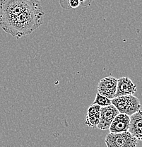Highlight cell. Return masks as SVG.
Here are the masks:
<instances>
[{
	"label": "cell",
	"instance_id": "1",
	"mask_svg": "<svg viewBox=\"0 0 142 147\" xmlns=\"http://www.w3.org/2000/svg\"><path fill=\"white\" fill-rule=\"evenodd\" d=\"M43 17L39 0H0V26L16 39L37 30Z\"/></svg>",
	"mask_w": 142,
	"mask_h": 147
},
{
	"label": "cell",
	"instance_id": "2",
	"mask_svg": "<svg viewBox=\"0 0 142 147\" xmlns=\"http://www.w3.org/2000/svg\"><path fill=\"white\" fill-rule=\"evenodd\" d=\"M111 102L119 113L126 114L129 116L139 111L141 107L139 99L134 95L114 97L111 100Z\"/></svg>",
	"mask_w": 142,
	"mask_h": 147
},
{
	"label": "cell",
	"instance_id": "3",
	"mask_svg": "<svg viewBox=\"0 0 142 147\" xmlns=\"http://www.w3.org/2000/svg\"><path fill=\"white\" fill-rule=\"evenodd\" d=\"M107 147H137L138 140L129 131L110 133L105 137Z\"/></svg>",
	"mask_w": 142,
	"mask_h": 147
},
{
	"label": "cell",
	"instance_id": "4",
	"mask_svg": "<svg viewBox=\"0 0 142 147\" xmlns=\"http://www.w3.org/2000/svg\"><path fill=\"white\" fill-rule=\"evenodd\" d=\"M117 79L112 76H107L100 81L98 84V93L108 98H114L117 91Z\"/></svg>",
	"mask_w": 142,
	"mask_h": 147
},
{
	"label": "cell",
	"instance_id": "5",
	"mask_svg": "<svg viewBox=\"0 0 142 147\" xmlns=\"http://www.w3.org/2000/svg\"><path fill=\"white\" fill-rule=\"evenodd\" d=\"M119 111L112 104L100 108V121L97 127L99 129H108L114 117L119 114Z\"/></svg>",
	"mask_w": 142,
	"mask_h": 147
},
{
	"label": "cell",
	"instance_id": "6",
	"mask_svg": "<svg viewBox=\"0 0 142 147\" xmlns=\"http://www.w3.org/2000/svg\"><path fill=\"white\" fill-rule=\"evenodd\" d=\"M136 92H137V86L129 78L123 76L117 79V91L114 97L134 95Z\"/></svg>",
	"mask_w": 142,
	"mask_h": 147
},
{
	"label": "cell",
	"instance_id": "7",
	"mask_svg": "<svg viewBox=\"0 0 142 147\" xmlns=\"http://www.w3.org/2000/svg\"><path fill=\"white\" fill-rule=\"evenodd\" d=\"M130 116L123 113H119L111 123L109 129L110 133H120L128 131Z\"/></svg>",
	"mask_w": 142,
	"mask_h": 147
},
{
	"label": "cell",
	"instance_id": "8",
	"mask_svg": "<svg viewBox=\"0 0 142 147\" xmlns=\"http://www.w3.org/2000/svg\"><path fill=\"white\" fill-rule=\"evenodd\" d=\"M128 131L138 141H142V110H139L130 116Z\"/></svg>",
	"mask_w": 142,
	"mask_h": 147
},
{
	"label": "cell",
	"instance_id": "9",
	"mask_svg": "<svg viewBox=\"0 0 142 147\" xmlns=\"http://www.w3.org/2000/svg\"><path fill=\"white\" fill-rule=\"evenodd\" d=\"M100 108L101 107L96 104H92L88 107L85 120V125L90 127H97L100 121Z\"/></svg>",
	"mask_w": 142,
	"mask_h": 147
},
{
	"label": "cell",
	"instance_id": "10",
	"mask_svg": "<svg viewBox=\"0 0 142 147\" xmlns=\"http://www.w3.org/2000/svg\"><path fill=\"white\" fill-rule=\"evenodd\" d=\"M93 104H96V105H99V106L102 108V107H105L111 105L112 102H111V99L105 97L103 95H100V93H97Z\"/></svg>",
	"mask_w": 142,
	"mask_h": 147
},
{
	"label": "cell",
	"instance_id": "11",
	"mask_svg": "<svg viewBox=\"0 0 142 147\" xmlns=\"http://www.w3.org/2000/svg\"><path fill=\"white\" fill-rule=\"evenodd\" d=\"M68 4L69 6V8L75 9L80 6L79 0H68Z\"/></svg>",
	"mask_w": 142,
	"mask_h": 147
},
{
	"label": "cell",
	"instance_id": "12",
	"mask_svg": "<svg viewBox=\"0 0 142 147\" xmlns=\"http://www.w3.org/2000/svg\"><path fill=\"white\" fill-rule=\"evenodd\" d=\"M80 5L82 7H88L92 2V0H79Z\"/></svg>",
	"mask_w": 142,
	"mask_h": 147
}]
</instances>
